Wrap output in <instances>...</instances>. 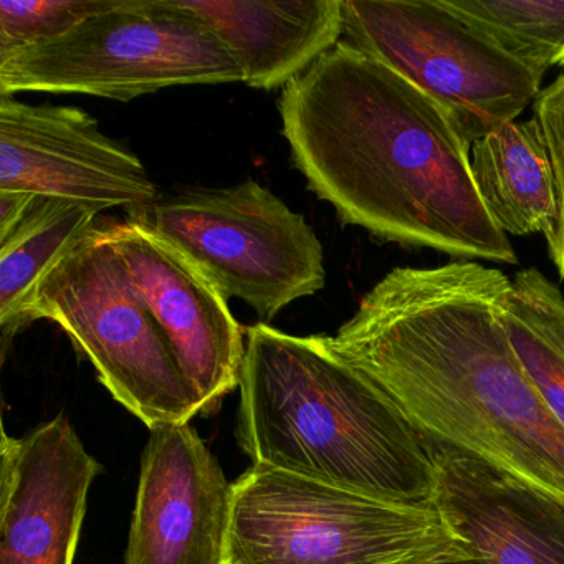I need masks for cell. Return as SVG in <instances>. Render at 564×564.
Listing matches in <instances>:
<instances>
[{"instance_id":"8fae6325","label":"cell","mask_w":564,"mask_h":564,"mask_svg":"<svg viewBox=\"0 0 564 564\" xmlns=\"http://www.w3.org/2000/svg\"><path fill=\"white\" fill-rule=\"evenodd\" d=\"M108 223L118 253L200 395L203 414H214L240 384L246 328L226 296L180 250L133 220Z\"/></svg>"},{"instance_id":"5bb4252c","label":"cell","mask_w":564,"mask_h":564,"mask_svg":"<svg viewBox=\"0 0 564 564\" xmlns=\"http://www.w3.org/2000/svg\"><path fill=\"white\" fill-rule=\"evenodd\" d=\"M226 44L259 90L292 84L343 39V0H181Z\"/></svg>"},{"instance_id":"ffe728a7","label":"cell","mask_w":564,"mask_h":564,"mask_svg":"<svg viewBox=\"0 0 564 564\" xmlns=\"http://www.w3.org/2000/svg\"><path fill=\"white\" fill-rule=\"evenodd\" d=\"M533 118L546 141L556 183L557 219L546 237L551 260L564 279V74L540 91L533 104Z\"/></svg>"},{"instance_id":"7a4b0ae2","label":"cell","mask_w":564,"mask_h":564,"mask_svg":"<svg viewBox=\"0 0 564 564\" xmlns=\"http://www.w3.org/2000/svg\"><path fill=\"white\" fill-rule=\"evenodd\" d=\"M279 108L293 163L343 224L460 260L518 262L478 196L460 124L384 62L338 42Z\"/></svg>"},{"instance_id":"d6986e66","label":"cell","mask_w":564,"mask_h":564,"mask_svg":"<svg viewBox=\"0 0 564 564\" xmlns=\"http://www.w3.org/2000/svg\"><path fill=\"white\" fill-rule=\"evenodd\" d=\"M121 0H0V55L67 34Z\"/></svg>"},{"instance_id":"52a82bcc","label":"cell","mask_w":564,"mask_h":564,"mask_svg":"<svg viewBox=\"0 0 564 564\" xmlns=\"http://www.w3.org/2000/svg\"><path fill=\"white\" fill-rule=\"evenodd\" d=\"M219 292L256 310L262 323L325 286L323 247L305 217L257 181L194 189L130 210Z\"/></svg>"},{"instance_id":"9c48e42d","label":"cell","mask_w":564,"mask_h":564,"mask_svg":"<svg viewBox=\"0 0 564 564\" xmlns=\"http://www.w3.org/2000/svg\"><path fill=\"white\" fill-rule=\"evenodd\" d=\"M0 191L128 210L160 199L137 154L85 111L0 95Z\"/></svg>"},{"instance_id":"8992f818","label":"cell","mask_w":564,"mask_h":564,"mask_svg":"<svg viewBox=\"0 0 564 564\" xmlns=\"http://www.w3.org/2000/svg\"><path fill=\"white\" fill-rule=\"evenodd\" d=\"M457 540L432 505L252 465L232 484L224 564H401Z\"/></svg>"},{"instance_id":"4fadbf2b","label":"cell","mask_w":564,"mask_h":564,"mask_svg":"<svg viewBox=\"0 0 564 564\" xmlns=\"http://www.w3.org/2000/svg\"><path fill=\"white\" fill-rule=\"evenodd\" d=\"M425 441L437 468L432 507L455 536L487 564H564V503L457 448Z\"/></svg>"},{"instance_id":"44dd1931","label":"cell","mask_w":564,"mask_h":564,"mask_svg":"<svg viewBox=\"0 0 564 564\" xmlns=\"http://www.w3.org/2000/svg\"><path fill=\"white\" fill-rule=\"evenodd\" d=\"M35 197V194L0 191V239L9 236L21 224Z\"/></svg>"},{"instance_id":"e0dca14e","label":"cell","mask_w":564,"mask_h":564,"mask_svg":"<svg viewBox=\"0 0 564 564\" xmlns=\"http://www.w3.org/2000/svg\"><path fill=\"white\" fill-rule=\"evenodd\" d=\"M528 378L564 427V295L536 269L518 272L501 312Z\"/></svg>"},{"instance_id":"277c9868","label":"cell","mask_w":564,"mask_h":564,"mask_svg":"<svg viewBox=\"0 0 564 564\" xmlns=\"http://www.w3.org/2000/svg\"><path fill=\"white\" fill-rule=\"evenodd\" d=\"M41 318L67 332L105 388L150 431L203 414L200 395L118 253L108 220L95 224L42 280L31 323Z\"/></svg>"},{"instance_id":"30bf717a","label":"cell","mask_w":564,"mask_h":564,"mask_svg":"<svg viewBox=\"0 0 564 564\" xmlns=\"http://www.w3.org/2000/svg\"><path fill=\"white\" fill-rule=\"evenodd\" d=\"M230 513L232 484L197 432L151 429L127 564H224Z\"/></svg>"},{"instance_id":"2e32d148","label":"cell","mask_w":564,"mask_h":564,"mask_svg":"<svg viewBox=\"0 0 564 564\" xmlns=\"http://www.w3.org/2000/svg\"><path fill=\"white\" fill-rule=\"evenodd\" d=\"M104 207L37 196L9 236L0 239V329L4 346L31 325L39 286L52 267L98 223Z\"/></svg>"},{"instance_id":"ba28073f","label":"cell","mask_w":564,"mask_h":564,"mask_svg":"<svg viewBox=\"0 0 564 564\" xmlns=\"http://www.w3.org/2000/svg\"><path fill=\"white\" fill-rule=\"evenodd\" d=\"M384 62L455 118L470 143L534 104L543 77L442 0H343V39Z\"/></svg>"},{"instance_id":"9a60e30c","label":"cell","mask_w":564,"mask_h":564,"mask_svg":"<svg viewBox=\"0 0 564 564\" xmlns=\"http://www.w3.org/2000/svg\"><path fill=\"white\" fill-rule=\"evenodd\" d=\"M471 176L495 226L505 236L553 232L556 183L546 141L534 118L511 121L470 148Z\"/></svg>"},{"instance_id":"5b68a950","label":"cell","mask_w":564,"mask_h":564,"mask_svg":"<svg viewBox=\"0 0 564 564\" xmlns=\"http://www.w3.org/2000/svg\"><path fill=\"white\" fill-rule=\"evenodd\" d=\"M243 82L232 52L181 0H121L67 34L0 55V95L130 101L181 85Z\"/></svg>"},{"instance_id":"7402d4cb","label":"cell","mask_w":564,"mask_h":564,"mask_svg":"<svg viewBox=\"0 0 564 564\" xmlns=\"http://www.w3.org/2000/svg\"><path fill=\"white\" fill-rule=\"evenodd\" d=\"M401 564H487L484 557L471 550L460 538L445 544L441 550L432 551L425 556L415 557V560L405 561Z\"/></svg>"},{"instance_id":"ac0fdd59","label":"cell","mask_w":564,"mask_h":564,"mask_svg":"<svg viewBox=\"0 0 564 564\" xmlns=\"http://www.w3.org/2000/svg\"><path fill=\"white\" fill-rule=\"evenodd\" d=\"M458 18L544 77L564 67V0H442Z\"/></svg>"},{"instance_id":"3957f363","label":"cell","mask_w":564,"mask_h":564,"mask_svg":"<svg viewBox=\"0 0 564 564\" xmlns=\"http://www.w3.org/2000/svg\"><path fill=\"white\" fill-rule=\"evenodd\" d=\"M240 447L253 465L398 503L432 505L437 468L424 435L332 336L246 328Z\"/></svg>"},{"instance_id":"6da1fadb","label":"cell","mask_w":564,"mask_h":564,"mask_svg":"<svg viewBox=\"0 0 564 564\" xmlns=\"http://www.w3.org/2000/svg\"><path fill=\"white\" fill-rule=\"evenodd\" d=\"M510 286L475 260L394 269L332 336L333 348L419 434L564 503V427L505 328Z\"/></svg>"},{"instance_id":"7c38bea8","label":"cell","mask_w":564,"mask_h":564,"mask_svg":"<svg viewBox=\"0 0 564 564\" xmlns=\"http://www.w3.org/2000/svg\"><path fill=\"white\" fill-rule=\"evenodd\" d=\"M0 447V564H74L101 465L64 415Z\"/></svg>"}]
</instances>
